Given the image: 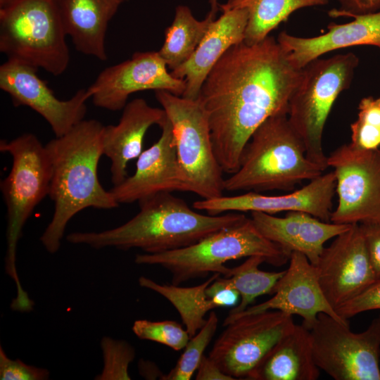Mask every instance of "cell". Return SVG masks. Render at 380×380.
<instances>
[{
	"label": "cell",
	"mask_w": 380,
	"mask_h": 380,
	"mask_svg": "<svg viewBox=\"0 0 380 380\" xmlns=\"http://www.w3.org/2000/svg\"><path fill=\"white\" fill-rule=\"evenodd\" d=\"M159 127V139L137 158L134 173L110 189L119 204L139 203L160 193L188 191L167 116Z\"/></svg>",
	"instance_id": "obj_18"
},
{
	"label": "cell",
	"mask_w": 380,
	"mask_h": 380,
	"mask_svg": "<svg viewBox=\"0 0 380 380\" xmlns=\"http://www.w3.org/2000/svg\"><path fill=\"white\" fill-rule=\"evenodd\" d=\"M122 110L118 124L104 126L103 133V151L110 160L113 186L129 176L128 164L142 153L148 129L160 126L167 118L163 108L151 106L141 98L129 101Z\"/></svg>",
	"instance_id": "obj_21"
},
{
	"label": "cell",
	"mask_w": 380,
	"mask_h": 380,
	"mask_svg": "<svg viewBox=\"0 0 380 380\" xmlns=\"http://www.w3.org/2000/svg\"><path fill=\"white\" fill-rule=\"evenodd\" d=\"M310 331L295 324L267 353L248 380H316L319 376Z\"/></svg>",
	"instance_id": "obj_24"
},
{
	"label": "cell",
	"mask_w": 380,
	"mask_h": 380,
	"mask_svg": "<svg viewBox=\"0 0 380 380\" xmlns=\"http://www.w3.org/2000/svg\"><path fill=\"white\" fill-rule=\"evenodd\" d=\"M220 275L218 273L213 274L203 283L189 287L172 284H160L144 276L140 277L138 281L140 286L161 295L175 307L191 338L206 323V313L217 308L208 297L206 289Z\"/></svg>",
	"instance_id": "obj_26"
},
{
	"label": "cell",
	"mask_w": 380,
	"mask_h": 380,
	"mask_svg": "<svg viewBox=\"0 0 380 380\" xmlns=\"http://www.w3.org/2000/svg\"><path fill=\"white\" fill-rule=\"evenodd\" d=\"M376 279L380 278V222L359 224Z\"/></svg>",
	"instance_id": "obj_36"
},
{
	"label": "cell",
	"mask_w": 380,
	"mask_h": 380,
	"mask_svg": "<svg viewBox=\"0 0 380 380\" xmlns=\"http://www.w3.org/2000/svg\"><path fill=\"white\" fill-rule=\"evenodd\" d=\"M37 70L8 59L0 66V89L10 95L15 106H27L44 118L56 137L63 136L84 120L90 94L87 89H80L70 99L61 100Z\"/></svg>",
	"instance_id": "obj_14"
},
{
	"label": "cell",
	"mask_w": 380,
	"mask_h": 380,
	"mask_svg": "<svg viewBox=\"0 0 380 380\" xmlns=\"http://www.w3.org/2000/svg\"><path fill=\"white\" fill-rule=\"evenodd\" d=\"M251 220L258 231L291 256L298 252L316 265L324 243L350 228L351 224L324 222L303 211L286 212L279 217L252 212Z\"/></svg>",
	"instance_id": "obj_19"
},
{
	"label": "cell",
	"mask_w": 380,
	"mask_h": 380,
	"mask_svg": "<svg viewBox=\"0 0 380 380\" xmlns=\"http://www.w3.org/2000/svg\"><path fill=\"white\" fill-rule=\"evenodd\" d=\"M336 192L334 171L317 177L300 189L280 196H265L255 191L221 196L193 203V208L208 215L224 213L260 212L274 215L280 212L303 211L324 222H331L333 198Z\"/></svg>",
	"instance_id": "obj_16"
},
{
	"label": "cell",
	"mask_w": 380,
	"mask_h": 380,
	"mask_svg": "<svg viewBox=\"0 0 380 380\" xmlns=\"http://www.w3.org/2000/svg\"><path fill=\"white\" fill-rule=\"evenodd\" d=\"M103 369L99 380H129V366L135 357L134 348L127 341L103 337L101 342Z\"/></svg>",
	"instance_id": "obj_32"
},
{
	"label": "cell",
	"mask_w": 380,
	"mask_h": 380,
	"mask_svg": "<svg viewBox=\"0 0 380 380\" xmlns=\"http://www.w3.org/2000/svg\"><path fill=\"white\" fill-rule=\"evenodd\" d=\"M336 177L338 205L330 221L353 224L380 222V149L343 144L327 157Z\"/></svg>",
	"instance_id": "obj_12"
},
{
	"label": "cell",
	"mask_w": 380,
	"mask_h": 380,
	"mask_svg": "<svg viewBox=\"0 0 380 380\" xmlns=\"http://www.w3.org/2000/svg\"><path fill=\"white\" fill-rule=\"evenodd\" d=\"M220 275L206 289V294L217 308L235 305L240 297L227 277Z\"/></svg>",
	"instance_id": "obj_35"
},
{
	"label": "cell",
	"mask_w": 380,
	"mask_h": 380,
	"mask_svg": "<svg viewBox=\"0 0 380 380\" xmlns=\"http://www.w3.org/2000/svg\"><path fill=\"white\" fill-rule=\"evenodd\" d=\"M103 128L96 120H83L45 145L51 170L49 196L54 210L40 241L50 253L59 250L68 223L81 210L88 208L109 210L119 205L98 177L99 160L103 155Z\"/></svg>",
	"instance_id": "obj_2"
},
{
	"label": "cell",
	"mask_w": 380,
	"mask_h": 380,
	"mask_svg": "<svg viewBox=\"0 0 380 380\" xmlns=\"http://www.w3.org/2000/svg\"><path fill=\"white\" fill-rule=\"evenodd\" d=\"M139 204V213L117 227L101 232H72L66 239L70 243L96 249L139 248L146 253H158L191 246L246 217L237 212L217 215L200 213L170 192L156 194Z\"/></svg>",
	"instance_id": "obj_3"
},
{
	"label": "cell",
	"mask_w": 380,
	"mask_h": 380,
	"mask_svg": "<svg viewBox=\"0 0 380 380\" xmlns=\"http://www.w3.org/2000/svg\"><path fill=\"white\" fill-rule=\"evenodd\" d=\"M318 368L335 380H380V315L365 331L355 333L321 312L311 328Z\"/></svg>",
	"instance_id": "obj_10"
},
{
	"label": "cell",
	"mask_w": 380,
	"mask_h": 380,
	"mask_svg": "<svg viewBox=\"0 0 380 380\" xmlns=\"http://www.w3.org/2000/svg\"><path fill=\"white\" fill-rule=\"evenodd\" d=\"M0 151L9 153L12 158L11 171L1 182L7 210L5 270L16 289L11 308L14 311L30 312L34 303L23 288L17 272V246L34 209L49 196L51 163L45 145L32 133L23 134L10 141L1 139Z\"/></svg>",
	"instance_id": "obj_5"
},
{
	"label": "cell",
	"mask_w": 380,
	"mask_h": 380,
	"mask_svg": "<svg viewBox=\"0 0 380 380\" xmlns=\"http://www.w3.org/2000/svg\"><path fill=\"white\" fill-rule=\"evenodd\" d=\"M208 356L234 379H247L271 349L294 327L291 315L267 310L225 318Z\"/></svg>",
	"instance_id": "obj_11"
},
{
	"label": "cell",
	"mask_w": 380,
	"mask_h": 380,
	"mask_svg": "<svg viewBox=\"0 0 380 380\" xmlns=\"http://www.w3.org/2000/svg\"><path fill=\"white\" fill-rule=\"evenodd\" d=\"M265 262L260 256H251L240 265L229 268L227 277L230 284L239 292L241 301L234 307L229 315H235L245 310L254 300L260 296L272 293L273 290L284 271L265 272L259 267Z\"/></svg>",
	"instance_id": "obj_28"
},
{
	"label": "cell",
	"mask_w": 380,
	"mask_h": 380,
	"mask_svg": "<svg viewBox=\"0 0 380 380\" xmlns=\"http://www.w3.org/2000/svg\"><path fill=\"white\" fill-rule=\"evenodd\" d=\"M274 296L269 300L243 312L228 315L226 318L261 312L279 310L289 315H298L303 325L310 329L319 313H326L338 322L349 324L341 317L327 300L320 287L316 267L303 253L293 252L289 265L276 284Z\"/></svg>",
	"instance_id": "obj_17"
},
{
	"label": "cell",
	"mask_w": 380,
	"mask_h": 380,
	"mask_svg": "<svg viewBox=\"0 0 380 380\" xmlns=\"http://www.w3.org/2000/svg\"><path fill=\"white\" fill-rule=\"evenodd\" d=\"M120 1H122L123 0H120Z\"/></svg>",
	"instance_id": "obj_41"
},
{
	"label": "cell",
	"mask_w": 380,
	"mask_h": 380,
	"mask_svg": "<svg viewBox=\"0 0 380 380\" xmlns=\"http://www.w3.org/2000/svg\"><path fill=\"white\" fill-rule=\"evenodd\" d=\"M374 310H380V278L336 311L341 317L348 320L359 313Z\"/></svg>",
	"instance_id": "obj_34"
},
{
	"label": "cell",
	"mask_w": 380,
	"mask_h": 380,
	"mask_svg": "<svg viewBox=\"0 0 380 380\" xmlns=\"http://www.w3.org/2000/svg\"><path fill=\"white\" fill-rule=\"evenodd\" d=\"M350 144L362 150L380 147V97L366 96L358 104L357 120L350 125Z\"/></svg>",
	"instance_id": "obj_30"
},
{
	"label": "cell",
	"mask_w": 380,
	"mask_h": 380,
	"mask_svg": "<svg viewBox=\"0 0 380 380\" xmlns=\"http://www.w3.org/2000/svg\"><path fill=\"white\" fill-rule=\"evenodd\" d=\"M49 371L44 368L29 365L20 360H12L0 347L1 380H46Z\"/></svg>",
	"instance_id": "obj_33"
},
{
	"label": "cell",
	"mask_w": 380,
	"mask_h": 380,
	"mask_svg": "<svg viewBox=\"0 0 380 380\" xmlns=\"http://www.w3.org/2000/svg\"><path fill=\"white\" fill-rule=\"evenodd\" d=\"M196 380H235L224 373L217 364L209 357L203 356L197 369Z\"/></svg>",
	"instance_id": "obj_38"
},
{
	"label": "cell",
	"mask_w": 380,
	"mask_h": 380,
	"mask_svg": "<svg viewBox=\"0 0 380 380\" xmlns=\"http://www.w3.org/2000/svg\"><path fill=\"white\" fill-rule=\"evenodd\" d=\"M215 19L209 12L199 20L189 7H176L173 21L166 28L163 44L158 51L169 69L173 70L190 58Z\"/></svg>",
	"instance_id": "obj_27"
},
{
	"label": "cell",
	"mask_w": 380,
	"mask_h": 380,
	"mask_svg": "<svg viewBox=\"0 0 380 380\" xmlns=\"http://www.w3.org/2000/svg\"><path fill=\"white\" fill-rule=\"evenodd\" d=\"M218 317L210 312L205 325L191 338L184 348V352L175 366L163 376V380H190L197 370L204 351L215 336Z\"/></svg>",
	"instance_id": "obj_29"
},
{
	"label": "cell",
	"mask_w": 380,
	"mask_h": 380,
	"mask_svg": "<svg viewBox=\"0 0 380 380\" xmlns=\"http://www.w3.org/2000/svg\"><path fill=\"white\" fill-rule=\"evenodd\" d=\"M67 36L79 52L107 60L106 35L120 0H56Z\"/></svg>",
	"instance_id": "obj_23"
},
{
	"label": "cell",
	"mask_w": 380,
	"mask_h": 380,
	"mask_svg": "<svg viewBox=\"0 0 380 380\" xmlns=\"http://www.w3.org/2000/svg\"><path fill=\"white\" fill-rule=\"evenodd\" d=\"M330 0H227L221 11L243 8L248 15L244 42L258 43L296 11L327 4Z\"/></svg>",
	"instance_id": "obj_25"
},
{
	"label": "cell",
	"mask_w": 380,
	"mask_h": 380,
	"mask_svg": "<svg viewBox=\"0 0 380 380\" xmlns=\"http://www.w3.org/2000/svg\"><path fill=\"white\" fill-rule=\"evenodd\" d=\"M351 18L353 20L346 23L329 24L327 31L318 36L300 37L281 32L277 40L293 65L298 69L340 49L368 45L380 49V11Z\"/></svg>",
	"instance_id": "obj_20"
},
{
	"label": "cell",
	"mask_w": 380,
	"mask_h": 380,
	"mask_svg": "<svg viewBox=\"0 0 380 380\" xmlns=\"http://www.w3.org/2000/svg\"><path fill=\"white\" fill-rule=\"evenodd\" d=\"M222 13L210 24L206 34L190 58L172 75L186 82L182 96L197 99L205 80L212 68L232 46L244 41L248 15L243 8L222 11Z\"/></svg>",
	"instance_id": "obj_22"
},
{
	"label": "cell",
	"mask_w": 380,
	"mask_h": 380,
	"mask_svg": "<svg viewBox=\"0 0 380 380\" xmlns=\"http://www.w3.org/2000/svg\"><path fill=\"white\" fill-rule=\"evenodd\" d=\"M15 0H0V9L8 6Z\"/></svg>",
	"instance_id": "obj_40"
},
{
	"label": "cell",
	"mask_w": 380,
	"mask_h": 380,
	"mask_svg": "<svg viewBox=\"0 0 380 380\" xmlns=\"http://www.w3.org/2000/svg\"><path fill=\"white\" fill-rule=\"evenodd\" d=\"M66 37L56 0H15L0 9V51L8 59L59 76L70 62Z\"/></svg>",
	"instance_id": "obj_7"
},
{
	"label": "cell",
	"mask_w": 380,
	"mask_h": 380,
	"mask_svg": "<svg viewBox=\"0 0 380 380\" xmlns=\"http://www.w3.org/2000/svg\"><path fill=\"white\" fill-rule=\"evenodd\" d=\"M301 72L270 36L254 44L234 45L217 62L198 99L208 114L223 172L237 171L246 145L261 124L288 113Z\"/></svg>",
	"instance_id": "obj_1"
},
{
	"label": "cell",
	"mask_w": 380,
	"mask_h": 380,
	"mask_svg": "<svg viewBox=\"0 0 380 380\" xmlns=\"http://www.w3.org/2000/svg\"><path fill=\"white\" fill-rule=\"evenodd\" d=\"M158 51L136 52L125 61L103 69L87 89L94 105L110 111L122 110L134 93L166 91L182 96L184 79L174 77Z\"/></svg>",
	"instance_id": "obj_13"
},
{
	"label": "cell",
	"mask_w": 380,
	"mask_h": 380,
	"mask_svg": "<svg viewBox=\"0 0 380 380\" xmlns=\"http://www.w3.org/2000/svg\"><path fill=\"white\" fill-rule=\"evenodd\" d=\"M339 4L338 9L331 10V17H352L355 15L367 14L380 11V0H336Z\"/></svg>",
	"instance_id": "obj_37"
},
{
	"label": "cell",
	"mask_w": 380,
	"mask_h": 380,
	"mask_svg": "<svg viewBox=\"0 0 380 380\" xmlns=\"http://www.w3.org/2000/svg\"><path fill=\"white\" fill-rule=\"evenodd\" d=\"M155 96L171 122L178 163L188 191L203 199L223 195V171L216 158L208 114L201 102L166 91Z\"/></svg>",
	"instance_id": "obj_9"
},
{
	"label": "cell",
	"mask_w": 380,
	"mask_h": 380,
	"mask_svg": "<svg viewBox=\"0 0 380 380\" xmlns=\"http://www.w3.org/2000/svg\"><path fill=\"white\" fill-rule=\"evenodd\" d=\"M359 58L353 53L318 58L302 68L289 103V120L302 139L307 157L324 171L329 167L322 146L327 118L339 96L353 81Z\"/></svg>",
	"instance_id": "obj_8"
},
{
	"label": "cell",
	"mask_w": 380,
	"mask_h": 380,
	"mask_svg": "<svg viewBox=\"0 0 380 380\" xmlns=\"http://www.w3.org/2000/svg\"><path fill=\"white\" fill-rule=\"evenodd\" d=\"M315 266L322 291L335 310L376 279L359 224L324 247Z\"/></svg>",
	"instance_id": "obj_15"
},
{
	"label": "cell",
	"mask_w": 380,
	"mask_h": 380,
	"mask_svg": "<svg viewBox=\"0 0 380 380\" xmlns=\"http://www.w3.org/2000/svg\"><path fill=\"white\" fill-rule=\"evenodd\" d=\"M140 339L154 341L178 351L184 349L190 336L185 328L176 321L136 320L132 327Z\"/></svg>",
	"instance_id": "obj_31"
},
{
	"label": "cell",
	"mask_w": 380,
	"mask_h": 380,
	"mask_svg": "<svg viewBox=\"0 0 380 380\" xmlns=\"http://www.w3.org/2000/svg\"><path fill=\"white\" fill-rule=\"evenodd\" d=\"M324 170L306 155L304 143L287 114L267 118L246 145L236 172L224 181V191H293Z\"/></svg>",
	"instance_id": "obj_4"
},
{
	"label": "cell",
	"mask_w": 380,
	"mask_h": 380,
	"mask_svg": "<svg viewBox=\"0 0 380 380\" xmlns=\"http://www.w3.org/2000/svg\"><path fill=\"white\" fill-rule=\"evenodd\" d=\"M209 4L210 5V13H211L214 16H215L216 13L219 10V0H209Z\"/></svg>",
	"instance_id": "obj_39"
},
{
	"label": "cell",
	"mask_w": 380,
	"mask_h": 380,
	"mask_svg": "<svg viewBox=\"0 0 380 380\" xmlns=\"http://www.w3.org/2000/svg\"><path fill=\"white\" fill-rule=\"evenodd\" d=\"M251 256H260L276 267L286 263L290 255L265 238L251 218L216 231L198 242L179 249L136 255L138 265H159L172 274V284L218 273L225 277L230 267L225 263Z\"/></svg>",
	"instance_id": "obj_6"
}]
</instances>
